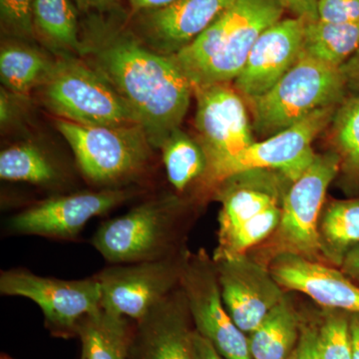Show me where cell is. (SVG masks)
<instances>
[{
	"instance_id": "1",
	"label": "cell",
	"mask_w": 359,
	"mask_h": 359,
	"mask_svg": "<svg viewBox=\"0 0 359 359\" xmlns=\"http://www.w3.org/2000/svg\"><path fill=\"white\" fill-rule=\"evenodd\" d=\"M120 6L81 14L79 57L125 99L140 120L153 149L180 128L194 87L174 56L143 43Z\"/></svg>"
},
{
	"instance_id": "2",
	"label": "cell",
	"mask_w": 359,
	"mask_h": 359,
	"mask_svg": "<svg viewBox=\"0 0 359 359\" xmlns=\"http://www.w3.org/2000/svg\"><path fill=\"white\" fill-rule=\"evenodd\" d=\"M55 124L80 172L93 185L126 188L147 171L153 147L141 125L89 126L59 118Z\"/></svg>"
},
{
	"instance_id": "3",
	"label": "cell",
	"mask_w": 359,
	"mask_h": 359,
	"mask_svg": "<svg viewBox=\"0 0 359 359\" xmlns=\"http://www.w3.org/2000/svg\"><path fill=\"white\" fill-rule=\"evenodd\" d=\"M39 92L42 102L59 119L89 126L141 125L125 99L75 54H56Z\"/></svg>"
},
{
	"instance_id": "4",
	"label": "cell",
	"mask_w": 359,
	"mask_h": 359,
	"mask_svg": "<svg viewBox=\"0 0 359 359\" xmlns=\"http://www.w3.org/2000/svg\"><path fill=\"white\" fill-rule=\"evenodd\" d=\"M347 85L340 68L302 54L299 60L252 105V129L264 138L290 128L316 111L344 102Z\"/></svg>"
},
{
	"instance_id": "5",
	"label": "cell",
	"mask_w": 359,
	"mask_h": 359,
	"mask_svg": "<svg viewBox=\"0 0 359 359\" xmlns=\"http://www.w3.org/2000/svg\"><path fill=\"white\" fill-rule=\"evenodd\" d=\"M179 200L162 196L144 201L120 217L106 219L91 244L109 264L156 261L176 256Z\"/></svg>"
},
{
	"instance_id": "6",
	"label": "cell",
	"mask_w": 359,
	"mask_h": 359,
	"mask_svg": "<svg viewBox=\"0 0 359 359\" xmlns=\"http://www.w3.org/2000/svg\"><path fill=\"white\" fill-rule=\"evenodd\" d=\"M0 292L32 299L41 309L51 334L77 335L80 323L101 308V287L95 276L61 280L35 275L28 269H6L0 273Z\"/></svg>"
},
{
	"instance_id": "7",
	"label": "cell",
	"mask_w": 359,
	"mask_h": 359,
	"mask_svg": "<svg viewBox=\"0 0 359 359\" xmlns=\"http://www.w3.org/2000/svg\"><path fill=\"white\" fill-rule=\"evenodd\" d=\"M337 108L316 111L290 128L255 142L208 172L205 181L215 185L257 170L275 169L294 182L313 164L316 156L313 142L332 122Z\"/></svg>"
},
{
	"instance_id": "8",
	"label": "cell",
	"mask_w": 359,
	"mask_h": 359,
	"mask_svg": "<svg viewBox=\"0 0 359 359\" xmlns=\"http://www.w3.org/2000/svg\"><path fill=\"white\" fill-rule=\"evenodd\" d=\"M134 188H107L56 195L29 205L7 219L11 235L37 236L52 240H75L90 219L136 197Z\"/></svg>"
},
{
	"instance_id": "9",
	"label": "cell",
	"mask_w": 359,
	"mask_h": 359,
	"mask_svg": "<svg viewBox=\"0 0 359 359\" xmlns=\"http://www.w3.org/2000/svg\"><path fill=\"white\" fill-rule=\"evenodd\" d=\"M187 257L110 264L97 273L101 308L132 321L147 316L181 283Z\"/></svg>"
},
{
	"instance_id": "10",
	"label": "cell",
	"mask_w": 359,
	"mask_h": 359,
	"mask_svg": "<svg viewBox=\"0 0 359 359\" xmlns=\"http://www.w3.org/2000/svg\"><path fill=\"white\" fill-rule=\"evenodd\" d=\"M180 287L196 332L209 340L224 359H252L249 339L224 306L216 264L204 254L187 257Z\"/></svg>"
},
{
	"instance_id": "11",
	"label": "cell",
	"mask_w": 359,
	"mask_h": 359,
	"mask_svg": "<svg viewBox=\"0 0 359 359\" xmlns=\"http://www.w3.org/2000/svg\"><path fill=\"white\" fill-rule=\"evenodd\" d=\"M194 93L197 98L195 127L207 157V175L255 141L244 99L237 90L229 83L212 84L196 87Z\"/></svg>"
},
{
	"instance_id": "12",
	"label": "cell",
	"mask_w": 359,
	"mask_h": 359,
	"mask_svg": "<svg viewBox=\"0 0 359 359\" xmlns=\"http://www.w3.org/2000/svg\"><path fill=\"white\" fill-rule=\"evenodd\" d=\"M236 0H175L159 8L128 13V25L151 49L173 56L195 41Z\"/></svg>"
},
{
	"instance_id": "13",
	"label": "cell",
	"mask_w": 359,
	"mask_h": 359,
	"mask_svg": "<svg viewBox=\"0 0 359 359\" xmlns=\"http://www.w3.org/2000/svg\"><path fill=\"white\" fill-rule=\"evenodd\" d=\"M282 0H236L231 20L221 49L192 80L194 88L235 81L257 39L283 20Z\"/></svg>"
},
{
	"instance_id": "14",
	"label": "cell",
	"mask_w": 359,
	"mask_h": 359,
	"mask_svg": "<svg viewBox=\"0 0 359 359\" xmlns=\"http://www.w3.org/2000/svg\"><path fill=\"white\" fill-rule=\"evenodd\" d=\"M340 160L339 153L316 155L285 195L280 233L283 241L297 252L311 254L320 247L318 218L328 187L339 173Z\"/></svg>"
},
{
	"instance_id": "15",
	"label": "cell",
	"mask_w": 359,
	"mask_h": 359,
	"mask_svg": "<svg viewBox=\"0 0 359 359\" xmlns=\"http://www.w3.org/2000/svg\"><path fill=\"white\" fill-rule=\"evenodd\" d=\"M306 21L280 20L259 36L233 84L243 98L263 96L294 67L302 55Z\"/></svg>"
},
{
	"instance_id": "16",
	"label": "cell",
	"mask_w": 359,
	"mask_h": 359,
	"mask_svg": "<svg viewBox=\"0 0 359 359\" xmlns=\"http://www.w3.org/2000/svg\"><path fill=\"white\" fill-rule=\"evenodd\" d=\"M216 263L226 311L244 334H252L282 301L278 283L254 264L245 263L242 257Z\"/></svg>"
},
{
	"instance_id": "17",
	"label": "cell",
	"mask_w": 359,
	"mask_h": 359,
	"mask_svg": "<svg viewBox=\"0 0 359 359\" xmlns=\"http://www.w3.org/2000/svg\"><path fill=\"white\" fill-rule=\"evenodd\" d=\"M190 318L183 290H174L135 321L128 359H191Z\"/></svg>"
},
{
	"instance_id": "18",
	"label": "cell",
	"mask_w": 359,
	"mask_h": 359,
	"mask_svg": "<svg viewBox=\"0 0 359 359\" xmlns=\"http://www.w3.org/2000/svg\"><path fill=\"white\" fill-rule=\"evenodd\" d=\"M273 280L308 295L325 308L359 314V287L339 271L297 255H285L273 266Z\"/></svg>"
},
{
	"instance_id": "19",
	"label": "cell",
	"mask_w": 359,
	"mask_h": 359,
	"mask_svg": "<svg viewBox=\"0 0 359 359\" xmlns=\"http://www.w3.org/2000/svg\"><path fill=\"white\" fill-rule=\"evenodd\" d=\"M35 39L43 42L54 53L79 55V11L72 0H33Z\"/></svg>"
},
{
	"instance_id": "20",
	"label": "cell",
	"mask_w": 359,
	"mask_h": 359,
	"mask_svg": "<svg viewBox=\"0 0 359 359\" xmlns=\"http://www.w3.org/2000/svg\"><path fill=\"white\" fill-rule=\"evenodd\" d=\"M130 321L103 309L85 318L77 330L81 359H128L134 332Z\"/></svg>"
},
{
	"instance_id": "21",
	"label": "cell",
	"mask_w": 359,
	"mask_h": 359,
	"mask_svg": "<svg viewBox=\"0 0 359 359\" xmlns=\"http://www.w3.org/2000/svg\"><path fill=\"white\" fill-rule=\"evenodd\" d=\"M53 63V58L26 44L25 40H9L2 45L0 52L2 84L15 95L27 97L44 81Z\"/></svg>"
},
{
	"instance_id": "22",
	"label": "cell",
	"mask_w": 359,
	"mask_h": 359,
	"mask_svg": "<svg viewBox=\"0 0 359 359\" xmlns=\"http://www.w3.org/2000/svg\"><path fill=\"white\" fill-rule=\"evenodd\" d=\"M359 48V23L306 21L302 54L341 68Z\"/></svg>"
},
{
	"instance_id": "23",
	"label": "cell",
	"mask_w": 359,
	"mask_h": 359,
	"mask_svg": "<svg viewBox=\"0 0 359 359\" xmlns=\"http://www.w3.org/2000/svg\"><path fill=\"white\" fill-rule=\"evenodd\" d=\"M299 325L297 314L283 299L250 334L252 359H287L299 342Z\"/></svg>"
},
{
	"instance_id": "24",
	"label": "cell",
	"mask_w": 359,
	"mask_h": 359,
	"mask_svg": "<svg viewBox=\"0 0 359 359\" xmlns=\"http://www.w3.org/2000/svg\"><path fill=\"white\" fill-rule=\"evenodd\" d=\"M62 175L55 161L35 144H16L0 153V178L4 181L54 186Z\"/></svg>"
},
{
	"instance_id": "25",
	"label": "cell",
	"mask_w": 359,
	"mask_h": 359,
	"mask_svg": "<svg viewBox=\"0 0 359 359\" xmlns=\"http://www.w3.org/2000/svg\"><path fill=\"white\" fill-rule=\"evenodd\" d=\"M168 180L178 192H184L196 179L205 178L208 161L199 142L181 129L163 142L159 148Z\"/></svg>"
},
{
	"instance_id": "26",
	"label": "cell",
	"mask_w": 359,
	"mask_h": 359,
	"mask_svg": "<svg viewBox=\"0 0 359 359\" xmlns=\"http://www.w3.org/2000/svg\"><path fill=\"white\" fill-rule=\"evenodd\" d=\"M221 200L223 208L219 212V237L235 230L278 202L276 196L271 191L252 187L226 188Z\"/></svg>"
},
{
	"instance_id": "27",
	"label": "cell",
	"mask_w": 359,
	"mask_h": 359,
	"mask_svg": "<svg viewBox=\"0 0 359 359\" xmlns=\"http://www.w3.org/2000/svg\"><path fill=\"white\" fill-rule=\"evenodd\" d=\"M282 210L278 205L259 212L254 218L245 222L235 230L219 237L215 261H230L242 257L245 250L268 237L276 226H280Z\"/></svg>"
},
{
	"instance_id": "28",
	"label": "cell",
	"mask_w": 359,
	"mask_h": 359,
	"mask_svg": "<svg viewBox=\"0 0 359 359\" xmlns=\"http://www.w3.org/2000/svg\"><path fill=\"white\" fill-rule=\"evenodd\" d=\"M321 241L341 252L359 243V201L335 202L328 207L320 224Z\"/></svg>"
},
{
	"instance_id": "29",
	"label": "cell",
	"mask_w": 359,
	"mask_h": 359,
	"mask_svg": "<svg viewBox=\"0 0 359 359\" xmlns=\"http://www.w3.org/2000/svg\"><path fill=\"white\" fill-rule=\"evenodd\" d=\"M335 144L349 167L359 172V94L344 99L335 111L334 119Z\"/></svg>"
},
{
	"instance_id": "30",
	"label": "cell",
	"mask_w": 359,
	"mask_h": 359,
	"mask_svg": "<svg viewBox=\"0 0 359 359\" xmlns=\"http://www.w3.org/2000/svg\"><path fill=\"white\" fill-rule=\"evenodd\" d=\"M316 334L321 358L353 359L351 327L346 318H328Z\"/></svg>"
},
{
	"instance_id": "31",
	"label": "cell",
	"mask_w": 359,
	"mask_h": 359,
	"mask_svg": "<svg viewBox=\"0 0 359 359\" xmlns=\"http://www.w3.org/2000/svg\"><path fill=\"white\" fill-rule=\"evenodd\" d=\"M33 0H0L1 32L11 39H35L32 21Z\"/></svg>"
},
{
	"instance_id": "32",
	"label": "cell",
	"mask_w": 359,
	"mask_h": 359,
	"mask_svg": "<svg viewBox=\"0 0 359 359\" xmlns=\"http://www.w3.org/2000/svg\"><path fill=\"white\" fill-rule=\"evenodd\" d=\"M320 20L359 23V0H318Z\"/></svg>"
},
{
	"instance_id": "33",
	"label": "cell",
	"mask_w": 359,
	"mask_h": 359,
	"mask_svg": "<svg viewBox=\"0 0 359 359\" xmlns=\"http://www.w3.org/2000/svg\"><path fill=\"white\" fill-rule=\"evenodd\" d=\"M294 351V359H323L318 351L316 332L311 328H304Z\"/></svg>"
},
{
	"instance_id": "34",
	"label": "cell",
	"mask_w": 359,
	"mask_h": 359,
	"mask_svg": "<svg viewBox=\"0 0 359 359\" xmlns=\"http://www.w3.org/2000/svg\"><path fill=\"white\" fill-rule=\"evenodd\" d=\"M282 2L294 18H304L306 21L320 20L318 0H282Z\"/></svg>"
},
{
	"instance_id": "35",
	"label": "cell",
	"mask_w": 359,
	"mask_h": 359,
	"mask_svg": "<svg viewBox=\"0 0 359 359\" xmlns=\"http://www.w3.org/2000/svg\"><path fill=\"white\" fill-rule=\"evenodd\" d=\"M191 359H224L199 332L193 330L191 337Z\"/></svg>"
},
{
	"instance_id": "36",
	"label": "cell",
	"mask_w": 359,
	"mask_h": 359,
	"mask_svg": "<svg viewBox=\"0 0 359 359\" xmlns=\"http://www.w3.org/2000/svg\"><path fill=\"white\" fill-rule=\"evenodd\" d=\"M344 79H346L347 88L359 92V48L348 60L340 68Z\"/></svg>"
},
{
	"instance_id": "37",
	"label": "cell",
	"mask_w": 359,
	"mask_h": 359,
	"mask_svg": "<svg viewBox=\"0 0 359 359\" xmlns=\"http://www.w3.org/2000/svg\"><path fill=\"white\" fill-rule=\"evenodd\" d=\"M15 94L13 92L2 87L0 91V121L2 126L6 125L7 123L13 120L14 114H15L16 104H14V98Z\"/></svg>"
},
{
	"instance_id": "38",
	"label": "cell",
	"mask_w": 359,
	"mask_h": 359,
	"mask_svg": "<svg viewBox=\"0 0 359 359\" xmlns=\"http://www.w3.org/2000/svg\"><path fill=\"white\" fill-rule=\"evenodd\" d=\"M81 14L105 11L119 6L118 0H73Z\"/></svg>"
},
{
	"instance_id": "39",
	"label": "cell",
	"mask_w": 359,
	"mask_h": 359,
	"mask_svg": "<svg viewBox=\"0 0 359 359\" xmlns=\"http://www.w3.org/2000/svg\"><path fill=\"white\" fill-rule=\"evenodd\" d=\"M175 0H128L129 13H138V11H147V9L159 8L172 4Z\"/></svg>"
},
{
	"instance_id": "40",
	"label": "cell",
	"mask_w": 359,
	"mask_h": 359,
	"mask_svg": "<svg viewBox=\"0 0 359 359\" xmlns=\"http://www.w3.org/2000/svg\"><path fill=\"white\" fill-rule=\"evenodd\" d=\"M349 327H351L353 359H359V314L354 316L349 323Z\"/></svg>"
},
{
	"instance_id": "41",
	"label": "cell",
	"mask_w": 359,
	"mask_h": 359,
	"mask_svg": "<svg viewBox=\"0 0 359 359\" xmlns=\"http://www.w3.org/2000/svg\"><path fill=\"white\" fill-rule=\"evenodd\" d=\"M344 266L349 273L359 276V247L348 252L344 261Z\"/></svg>"
}]
</instances>
